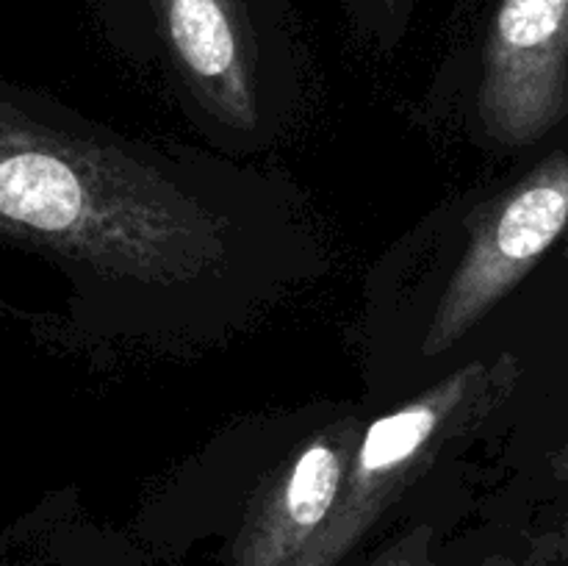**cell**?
Returning <instances> with one entry per match:
<instances>
[{"mask_svg": "<svg viewBox=\"0 0 568 566\" xmlns=\"http://www.w3.org/2000/svg\"><path fill=\"white\" fill-rule=\"evenodd\" d=\"M568 231V150L547 155L469 220V239L436 303L422 353L444 355L491 314Z\"/></svg>", "mask_w": 568, "mask_h": 566, "instance_id": "3957f363", "label": "cell"}, {"mask_svg": "<svg viewBox=\"0 0 568 566\" xmlns=\"http://www.w3.org/2000/svg\"><path fill=\"white\" fill-rule=\"evenodd\" d=\"M358 20L372 33L386 39H397L408 26L419 0H347Z\"/></svg>", "mask_w": 568, "mask_h": 566, "instance_id": "9c48e42d", "label": "cell"}, {"mask_svg": "<svg viewBox=\"0 0 568 566\" xmlns=\"http://www.w3.org/2000/svg\"><path fill=\"white\" fill-rule=\"evenodd\" d=\"M552 472L558 483L568 488V438L564 447L552 455ZM568 564V499L560 519L549 530L538 533L527 542L519 555L508 560H494L488 566H566Z\"/></svg>", "mask_w": 568, "mask_h": 566, "instance_id": "52a82bcc", "label": "cell"}, {"mask_svg": "<svg viewBox=\"0 0 568 566\" xmlns=\"http://www.w3.org/2000/svg\"><path fill=\"white\" fill-rule=\"evenodd\" d=\"M0 228L98 272L186 283L225 259V225L175 181L100 139L0 103Z\"/></svg>", "mask_w": 568, "mask_h": 566, "instance_id": "6da1fadb", "label": "cell"}, {"mask_svg": "<svg viewBox=\"0 0 568 566\" xmlns=\"http://www.w3.org/2000/svg\"><path fill=\"white\" fill-rule=\"evenodd\" d=\"M364 566H447L438 527L430 522H416L408 530L383 544Z\"/></svg>", "mask_w": 568, "mask_h": 566, "instance_id": "ba28073f", "label": "cell"}, {"mask_svg": "<svg viewBox=\"0 0 568 566\" xmlns=\"http://www.w3.org/2000/svg\"><path fill=\"white\" fill-rule=\"evenodd\" d=\"M519 377L514 353L469 361L366 425L331 516L288 566H342L405 488L514 394Z\"/></svg>", "mask_w": 568, "mask_h": 566, "instance_id": "7a4b0ae2", "label": "cell"}, {"mask_svg": "<svg viewBox=\"0 0 568 566\" xmlns=\"http://www.w3.org/2000/svg\"><path fill=\"white\" fill-rule=\"evenodd\" d=\"M172 64L231 128H255V26L250 0H144Z\"/></svg>", "mask_w": 568, "mask_h": 566, "instance_id": "8992f818", "label": "cell"}, {"mask_svg": "<svg viewBox=\"0 0 568 566\" xmlns=\"http://www.w3.org/2000/svg\"><path fill=\"white\" fill-rule=\"evenodd\" d=\"M358 416H342L308 438L247 503L227 566H288L331 516L361 438Z\"/></svg>", "mask_w": 568, "mask_h": 566, "instance_id": "5b68a950", "label": "cell"}, {"mask_svg": "<svg viewBox=\"0 0 568 566\" xmlns=\"http://www.w3.org/2000/svg\"><path fill=\"white\" fill-rule=\"evenodd\" d=\"M477 111L503 148H530L568 120V0H494Z\"/></svg>", "mask_w": 568, "mask_h": 566, "instance_id": "277c9868", "label": "cell"}, {"mask_svg": "<svg viewBox=\"0 0 568 566\" xmlns=\"http://www.w3.org/2000/svg\"><path fill=\"white\" fill-rule=\"evenodd\" d=\"M75 566H136V564H131L128 558H120V555H100V558H94L92 564H75Z\"/></svg>", "mask_w": 568, "mask_h": 566, "instance_id": "30bf717a", "label": "cell"}]
</instances>
